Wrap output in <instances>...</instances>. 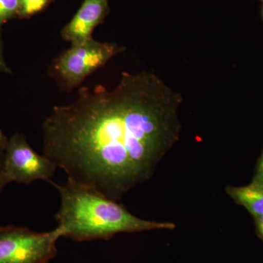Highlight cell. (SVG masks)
I'll use <instances>...</instances> for the list:
<instances>
[{
    "label": "cell",
    "instance_id": "8992f818",
    "mask_svg": "<svg viewBox=\"0 0 263 263\" xmlns=\"http://www.w3.org/2000/svg\"><path fill=\"white\" fill-rule=\"evenodd\" d=\"M107 11L108 0H85L75 16L62 30V37L71 45L92 37L93 30L103 21Z\"/></svg>",
    "mask_w": 263,
    "mask_h": 263
},
{
    "label": "cell",
    "instance_id": "277c9868",
    "mask_svg": "<svg viewBox=\"0 0 263 263\" xmlns=\"http://www.w3.org/2000/svg\"><path fill=\"white\" fill-rule=\"evenodd\" d=\"M122 51L123 48L115 43L89 38L72 44L62 53L53 62L52 71L65 87L71 89Z\"/></svg>",
    "mask_w": 263,
    "mask_h": 263
},
{
    "label": "cell",
    "instance_id": "4fadbf2b",
    "mask_svg": "<svg viewBox=\"0 0 263 263\" xmlns=\"http://www.w3.org/2000/svg\"><path fill=\"white\" fill-rule=\"evenodd\" d=\"M256 226H257V232L259 236L263 239V216L255 218Z\"/></svg>",
    "mask_w": 263,
    "mask_h": 263
},
{
    "label": "cell",
    "instance_id": "ba28073f",
    "mask_svg": "<svg viewBox=\"0 0 263 263\" xmlns=\"http://www.w3.org/2000/svg\"><path fill=\"white\" fill-rule=\"evenodd\" d=\"M20 0H0V26L19 12Z\"/></svg>",
    "mask_w": 263,
    "mask_h": 263
},
{
    "label": "cell",
    "instance_id": "30bf717a",
    "mask_svg": "<svg viewBox=\"0 0 263 263\" xmlns=\"http://www.w3.org/2000/svg\"><path fill=\"white\" fill-rule=\"evenodd\" d=\"M8 138L5 136L3 131L0 129V195L3 193L8 182L5 179L4 171H3V158H4V152L5 146H6Z\"/></svg>",
    "mask_w": 263,
    "mask_h": 263
},
{
    "label": "cell",
    "instance_id": "7a4b0ae2",
    "mask_svg": "<svg viewBox=\"0 0 263 263\" xmlns=\"http://www.w3.org/2000/svg\"><path fill=\"white\" fill-rule=\"evenodd\" d=\"M51 183L61 198L55 219L62 237L74 241L109 240L118 233L176 228V224L169 221L141 219L115 200L70 181L65 185Z\"/></svg>",
    "mask_w": 263,
    "mask_h": 263
},
{
    "label": "cell",
    "instance_id": "52a82bcc",
    "mask_svg": "<svg viewBox=\"0 0 263 263\" xmlns=\"http://www.w3.org/2000/svg\"><path fill=\"white\" fill-rule=\"evenodd\" d=\"M227 193L255 218L263 216V184L253 179L243 186H228Z\"/></svg>",
    "mask_w": 263,
    "mask_h": 263
},
{
    "label": "cell",
    "instance_id": "5b68a950",
    "mask_svg": "<svg viewBox=\"0 0 263 263\" xmlns=\"http://www.w3.org/2000/svg\"><path fill=\"white\" fill-rule=\"evenodd\" d=\"M57 167L51 159L33 150L24 135L15 133L8 139L3 158L7 182L26 185L38 180L51 182Z\"/></svg>",
    "mask_w": 263,
    "mask_h": 263
},
{
    "label": "cell",
    "instance_id": "7c38bea8",
    "mask_svg": "<svg viewBox=\"0 0 263 263\" xmlns=\"http://www.w3.org/2000/svg\"><path fill=\"white\" fill-rule=\"evenodd\" d=\"M10 73V70L9 67L7 66L5 63L4 57L3 55V51H2L1 42H0V73Z\"/></svg>",
    "mask_w": 263,
    "mask_h": 263
},
{
    "label": "cell",
    "instance_id": "3957f363",
    "mask_svg": "<svg viewBox=\"0 0 263 263\" xmlns=\"http://www.w3.org/2000/svg\"><path fill=\"white\" fill-rule=\"evenodd\" d=\"M59 227L36 232L24 227L0 226V263H49L58 254Z\"/></svg>",
    "mask_w": 263,
    "mask_h": 263
},
{
    "label": "cell",
    "instance_id": "8fae6325",
    "mask_svg": "<svg viewBox=\"0 0 263 263\" xmlns=\"http://www.w3.org/2000/svg\"><path fill=\"white\" fill-rule=\"evenodd\" d=\"M254 180L258 181L259 183L263 184V152L259 159L258 165H257V172Z\"/></svg>",
    "mask_w": 263,
    "mask_h": 263
},
{
    "label": "cell",
    "instance_id": "6da1fadb",
    "mask_svg": "<svg viewBox=\"0 0 263 263\" xmlns=\"http://www.w3.org/2000/svg\"><path fill=\"white\" fill-rule=\"evenodd\" d=\"M182 98L150 72H124L111 89L82 88L43 124V155L67 181L117 201L148 181L179 140Z\"/></svg>",
    "mask_w": 263,
    "mask_h": 263
},
{
    "label": "cell",
    "instance_id": "9c48e42d",
    "mask_svg": "<svg viewBox=\"0 0 263 263\" xmlns=\"http://www.w3.org/2000/svg\"><path fill=\"white\" fill-rule=\"evenodd\" d=\"M48 0H20L18 13L22 16H29L41 11L47 5Z\"/></svg>",
    "mask_w": 263,
    "mask_h": 263
}]
</instances>
